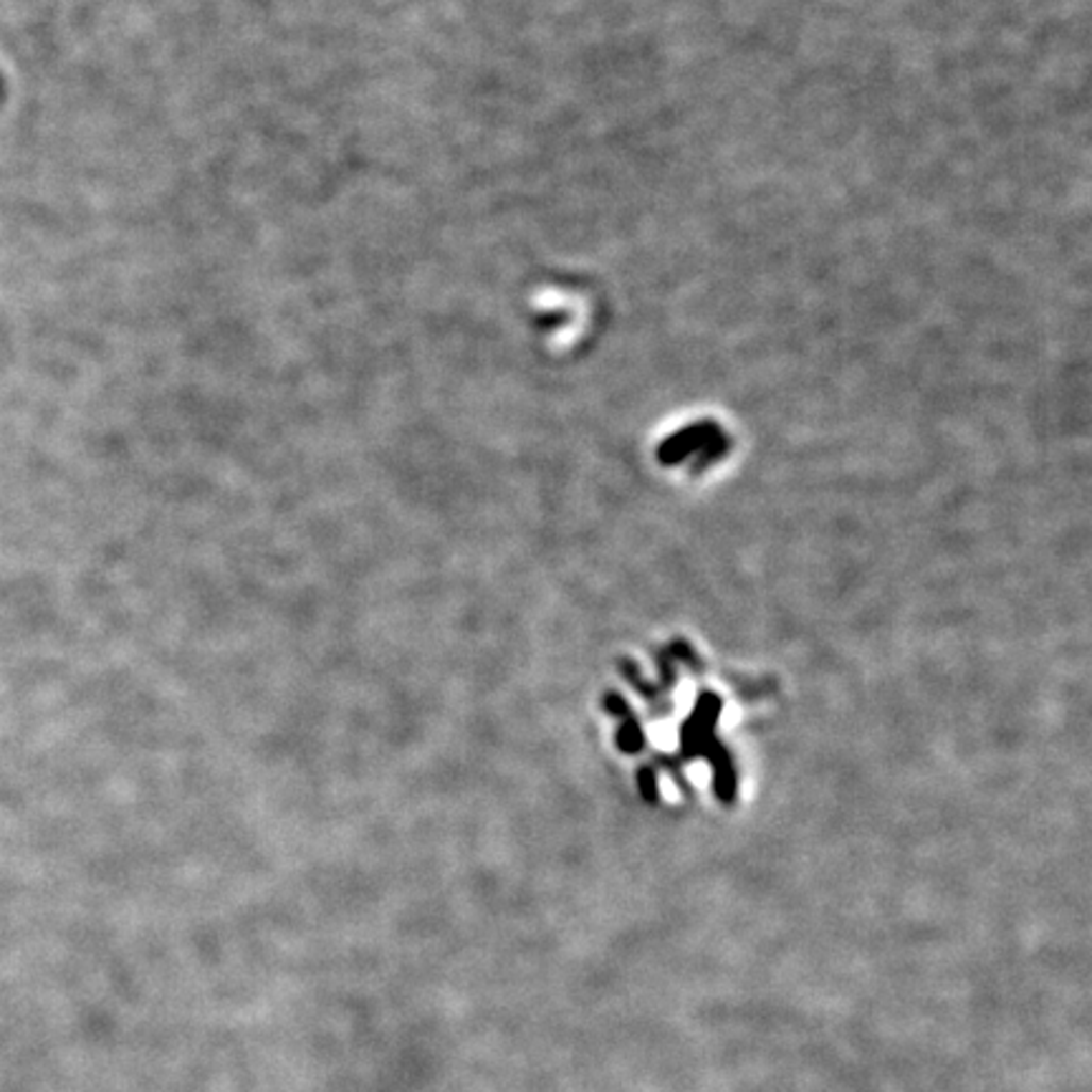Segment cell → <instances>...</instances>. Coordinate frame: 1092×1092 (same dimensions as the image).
Returning a JSON list of instances; mask_svg holds the SVG:
<instances>
[]
</instances>
